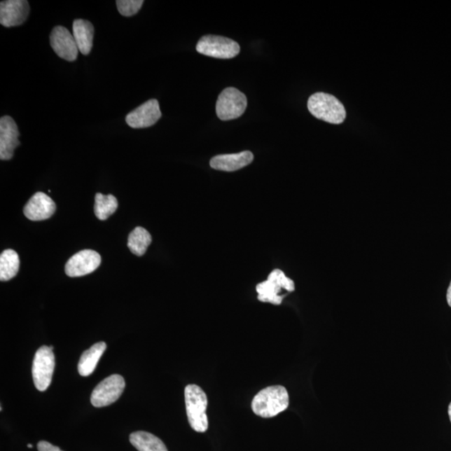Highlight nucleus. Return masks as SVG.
<instances>
[{
	"instance_id": "nucleus-1",
	"label": "nucleus",
	"mask_w": 451,
	"mask_h": 451,
	"mask_svg": "<svg viewBox=\"0 0 451 451\" xmlns=\"http://www.w3.org/2000/svg\"><path fill=\"white\" fill-rule=\"evenodd\" d=\"M289 405V393L281 385L270 386L262 389L251 401V410L262 418L275 417L287 410Z\"/></svg>"
},
{
	"instance_id": "nucleus-2",
	"label": "nucleus",
	"mask_w": 451,
	"mask_h": 451,
	"mask_svg": "<svg viewBox=\"0 0 451 451\" xmlns=\"http://www.w3.org/2000/svg\"><path fill=\"white\" fill-rule=\"evenodd\" d=\"M185 402L190 427L199 433L206 432L208 429L206 393L196 384H188L185 389Z\"/></svg>"
},
{
	"instance_id": "nucleus-3",
	"label": "nucleus",
	"mask_w": 451,
	"mask_h": 451,
	"mask_svg": "<svg viewBox=\"0 0 451 451\" xmlns=\"http://www.w3.org/2000/svg\"><path fill=\"white\" fill-rule=\"evenodd\" d=\"M307 108L316 118L328 123L341 124L345 120V106L332 95L319 92L311 95Z\"/></svg>"
},
{
	"instance_id": "nucleus-4",
	"label": "nucleus",
	"mask_w": 451,
	"mask_h": 451,
	"mask_svg": "<svg viewBox=\"0 0 451 451\" xmlns=\"http://www.w3.org/2000/svg\"><path fill=\"white\" fill-rule=\"evenodd\" d=\"M248 99L246 95L236 88H229L223 90L216 102V112L222 120L238 118L246 111Z\"/></svg>"
},
{
	"instance_id": "nucleus-5",
	"label": "nucleus",
	"mask_w": 451,
	"mask_h": 451,
	"mask_svg": "<svg viewBox=\"0 0 451 451\" xmlns=\"http://www.w3.org/2000/svg\"><path fill=\"white\" fill-rule=\"evenodd\" d=\"M55 366L53 350L50 347L42 346L34 355L32 375L34 385L40 391H45L51 384Z\"/></svg>"
},
{
	"instance_id": "nucleus-6",
	"label": "nucleus",
	"mask_w": 451,
	"mask_h": 451,
	"mask_svg": "<svg viewBox=\"0 0 451 451\" xmlns=\"http://www.w3.org/2000/svg\"><path fill=\"white\" fill-rule=\"evenodd\" d=\"M197 51L212 58L233 59L240 53V46L231 39L205 36L198 41Z\"/></svg>"
},
{
	"instance_id": "nucleus-7",
	"label": "nucleus",
	"mask_w": 451,
	"mask_h": 451,
	"mask_svg": "<svg viewBox=\"0 0 451 451\" xmlns=\"http://www.w3.org/2000/svg\"><path fill=\"white\" fill-rule=\"evenodd\" d=\"M125 386V380L123 376L113 375L107 377L95 388L91 394V404L97 408L113 404L123 394Z\"/></svg>"
},
{
	"instance_id": "nucleus-8",
	"label": "nucleus",
	"mask_w": 451,
	"mask_h": 451,
	"mask_svg": "<svg viewBox=\"0 0 451 451\" xmlns=\"http://www.w3.org/2000/svg\"><path fill=\"white\" fill-rule=\"evenodd\" d=\"M50 41L52 49L59 57L71 62L77 59L79 49L73 34L67 28L56 26L51 32Z\"/></svg>"
},
{
	"instance_id": "nucleus-9",
	"label": "nucleus",
	"mask_w": 451,
	"mask_h": 451,
	"mask_svg": "<svg viewBox=\"0 0 451 451\" xmlns=\"http://www.w3.org/2000/svg\"><path fill=\"white\" fill-rule=\"evenodd\" d=\"M101 263V255L97 251L83 250L69 259L64 270L69 277H81L97 270Z\"/></svg>"
},
{
	"instance_id": "nucleus-10",
	"label": "nucleus",
	"mask_w": 451,
	"mask_h": 451,
	"mask_svg": "<svg viewBox=\"0 0 451 451\" xmlns=\"http://www.w3.org/2000/svg\"><path fill=\"white\" fill-rule=\"evenodd\" d=\"M162 117L158 99H151L142 104L125 117L129 127L134 129L153 127Z\"/></svg>"
},
{
	"instance_id": "nucleus-11",
	"label": "nucleus",
	"mask_w": 451,
	"mask_h": 451,
	"mask_svg": "<svg viewBox=\"0 0 451 451\" xmlns=\"http://www.w3.org/2000/svg\"><path fill=\"white\" fill-rule=\"evenodd\" d=\"M20 132L14 119L11 116H3L0 119V159L11 160L15 150L20 145Z\"/></svg>"
},
{
	"instance_id": "nucleus-12",
	"label": "nucleus",
	"mask_w": 451,
	"mask_h": 451,
	"mask_svg": "<svg viewBox=\"0 0 451 451\" xmlns=\"http://www.w3.org/2000/svg\"><path fill=\"white\" fill-rule=\"evenodd\" d=\"M29 15L26 0H8L0 3V23L4 27H14L25 22Z\"/></svg>"
},
{
	"instance_id": "nucleus-13",
	"label": "nucleus",
	"mask_w": 451,
	"mask_h": 451,
	"mask_svg": "<svg viewBox=\"0 0 451 451\" xmlns=\"http://www.w3.org/2000/svg\"><path fill=\"white\" fill-rule=\"evenodd\" d=\"M55 210V203L49 196L37 193L26 203L24 214L30 221H43L50 218Z\"/></svg>"
},
{
	"instance_id": "nucleus-14",
	"label": "nucleus",
	"mask_w": 451,
	"mask_h": 451,
	"mask_svg": "<svg viewBox=\"0 0 451 451\" xmlns=\"http://www.w3.org/2000/svg\"><path fill=\"white\" fill-rule=\"evenodd\" d=\"M254 154L249 151H242L236 154L216 155L210 160V166L215 170L223 172H235L249 166L253 162Z\"/></svg>"
},
{
	"instance_id": "nucleus-15",
	"label": "nucleus",
	"mask_w": 451,
	"mask_h": 451,
	"mask_svg": "<svg viewBox=\"0 0 451 451\" xmlns=\"http://www.w3.org/2000/svg\"><path fill=\"white\" fill-rule=\"evenodd\" d=\"M73 36L82 55L90 54L93 46L94 26L88 20L78 19L73 23Z\"/></svg>"
},
{
	"instance_id": "nucleus-16",
	"label": "nucleus",
	"mask_w": 451,
	"mask_h": 451,
	"mask_svg": "<svg viewBox=\"0 0 451 451\" xmlns=\"http://www.w3.org/2000/svg\"><path fill=\"white\" fill-rule=\"evenodd\" d=\"M106 349V342H99L85 351L81 355L79 363H78L79 374L85 377L92 374Z\"/></svg>"
},
{
	"instance_id": "nucleus-17",
	"label": "nucleus",
	"mask_w": 451,
	"mask_h": 451,
	"mask_svg": "<svg viewBox=\"0 0 451 451\" xmlns=\"http://www.w3.org/2000/svg\"><path fill=\"white\" fill-rule=\"evenodd\" d=\"M130 441L139 451H168L158 437L148 432H134L130 436Z\"/></svg>"
},
{
	"instance_id": "nucleus-18",
	"label": "nucleus",
	"mask_w": 451,
	"mask_h": 451,
	"mask_svg": "<svg viewBox=\"0 0 451 451\" xmlns=\"http://www.w3.org/2000/svg\"><path fill=\"white\" fill-rule=\"evenodd\" d=\"M20 268L18 254L12 249L4 251L0 255V280L6 282L17 275Z\"/></svg>"
},
{
	"instance_id": "nucleus-19",
	"label": "nucleus",
	"mask_w": 451,
	"mask_h": 451,
	"mask_svg": "<svg viewBox=\"0 0 451 451\" xmlns=\"http://www.w3.org/2000/svg\"><path fill=\"white\" fill-rule=\"evenodd\" d=\"M151 241V234L145 228L137 227L130 233L127 245L133 254L141 257L146 254Z\"/></svg>"
},
{
	"instance_id": "nucleus-20",
	"label": "nucleus",
	"mask_w": 451,
	"mask_h": 451,
	"mask_svg": "<svg viewBox=\"0 0 451 451\" xmlns=\"http://www.w3.org/2000/svg\"><path fill=\"white\" fill-rule=\"evenodd\" d=\"M281 286L275 280L268 279L263 283L257 285V293L258 300L263 303H270L275 305H280L284 296H280Z\"/></svg>"
},
{
	"instance_id": "nucleus-21",
	"label": "nucleus",
	"mask_w": 451,
	"mask_h": 451,
	"mask_svg": "<svg viewBox=\"0 0 451 451\" xmlns=\"http://www.w3.org/2000/svg\"><path fill=\"white\" fill-rule=\"evenodd\" d=\"M118 208V202L113 195H95V214L102 221L109 218Z\"/></svg>"
},
{
	"instance_id": "nucleus-22",
	"label": "nucleus",
	"mask_w": 451,
	"mask_h": 451,
	"mask_svg": "<svg viewBox=\"0 0 451 451\" xmlns=\"http://www.w3.org/2000/svg\"><path fill=\"white\" fill-rule=\"evenodd\" d=\"M143 4L142 0H117L116 6L121 15L131 17L137 14Z\"/></svg>"
},
{
	"instance_id": "nucleus-23",
	"label": "nucleus",
	"mask_w": 451,
	"mask_h": 451,
	"mask_svg": "<svg viewBox=\"0 0 451 451\" xmlns=\"http://www.w3.org/2000/svg\"><path fill=\"white\" fill-rule=\"evenodd\" d=\"M268 279H270L277 282L282 289H285L288 292H293L295 290L294 282L292 279L286 277L284 272L279 270H273Z\"/></svg>"
},
{
	"instance_id": "nucleus-24",
	"label": "nucleus",
	"mask_w": 451,
	"mask_h": 451,
	"mask_svg": "<svg viewBox=\"0 0 451 451\" xmlns=\"http://www.w3.org/2000/svg\"><path fill=\"white\" fill-rule=\"evenodd\" d=\"M37 447L39 451H62L57 446L44 440L39 442Z\"/></svg>"
},
{
	"instance_id": "nucleus-25",
	"label": "nucleus",
	"mask_w": 451,
	"mask_h": 451,
	"mask_svg": "<svg viewBox=\"0 0 451 451\" xmlns=\"http://www.w3.org/2000/svg\"><path fill=\"white\" fill-rule=\"evenodd\" d=\"M446 298H447L448 305H450V307H451V282L450 287L447 290V295H446Z\"/></svg>"
},
{
	"instance_id": "nucleus-26",
	"label": "nucleus",
	"mask_w": 451,
	"mask_h": 451,
	"mask_svg": "<svg viewBox=\"0 0 451 451\" xmlns=\"http://www.w3.org/2000/svg\"><path fill=\"white\" fill-rule=\"evenodd\" d=\"M448 412H449V416H450V422H451V403H450V404L449 405Z\"/></svg>"
},
{
	"instance_id": "nucleus-27",
	"label": "nucleus",
	"mask_w": 451,
	"mask_h": 451,
	"mask_svg": "<svg viewBox=\"0 0 451 451\" xmlns=\"http://www.w3.org/2000/svg\"><path fill=\"white\" fill-rule=\"evenodd\" d=\"M28 447H29V448H30V449H32V448H33V445H32L29 444V445H28Z\"/></svg>"
}]
</instances>
